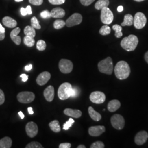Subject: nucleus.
<instances>
[{
    "instance_id": "79ce46f5",
    "label": "nucleus",
    "mask_w": 148,
    "mask_h": 148,
    "mask_svg": "<svg viewBox=\"0 0 148 148\" xmlns=\"http://www.w3.org/2000/svg\"><path fill=\"white\" fill-rule=\"evenodd\" d=\"M29 2L35 5H40L42 4L43 0H29Z\"/></svg>"
},
{
    "instance_id": "8fccbe9b",
    "label": "nucleus",
    "mask_w": 148,
    "mask_h": 148,
    "mask_svg": "<svg viewBox=\"0 0 148 148\" xmlns=\"http://www.w3.org/2000/svg\"><path fill=\"white\" fill-rule=\"evenodd\" d=\"M144 59H145V60L146 61V62L148 64V51H147L145 54Z\"/></svg>"
},
{
    "instance_id": "473e14b6",
    "label": "nucleus",
    "mask_w": 148,
    "mask_h": 148,
    "mask_svg": "<svg viewBox=\"0 0 148 148\" xmlns=\"http://www.w3.org/2000/svg\"><path fill=\"white\" fill-rule=\"evenodd\" d=\"M31 24H32V27L37 30H39L41 28V27L39 23V21L35 16H33L32 18L31 19Z\"/></svg>"
},
{
    "instance_id": "37998d69",
    "label": "nucleus",
    "mask_w": 148,
    "mask_h": 148,
    "mask_svg": "<svg viewBox=\"0 0 148 148\" xmlns=\"http://www.w3.org/2000/svg\"><path fill=\"white\" fill-rule=\"evenodd\" d=\"M5 101V97L3 92L0 89V105H2L4 103Z\"/></svg>"
},
{
    "instance_id": "49530a36",
    "label": "nucleus",
    "mask_w": 148,
    "mask_h": 148,
    "mask_svg": "<svg viewBox=\"0 0 148 148\" xmlns=\"http://www.w3.org/2000/svg\"><path fill=\"white\" fill-rule=\"evenodd\" d=\"M5 38V33L0 31V41H2Z\"/></svg>"
},
{
    "instance_id": "2f4dec72",
    "label": "nucleus",
    "mask_w": 148,
    "mask_h": 148,
    "mask_svg": "<svg viewBox=\"0 0 148 148\" xmlns=\"http://www.w3.org/2000/svg\"><path fill=\"white\" fill-rule=\"evenodd\" d=\"M21 13L23 16H26L27 14L31 15L32 14V7L30 5L27 6L25 8L21 7Z\"/></svg>"
},
{
    "instance_id": "f8f14e48",
    "label": "nucleus",
    "mask_w": 148,
    "mask_h": 148,
    "mask_svg": "<svg viewBox=\"0 0 148 148\" xmlns=\"http://www.w3.org/2000/svg\"><path fill=\"white\" fill-rule=\"evenodd\" d=\"M25 130L27 135L29 137L33 138L37 135L38 129L37 124L34 122L31 121L27 123Z\"/></svg>"
},
{
    "instance_id": "20e7f679",
    "label": "nucleus",
    "mask_w": 148,
    "mask_h": 148,
    "mask_svg": "<svg viewBox=\"0 0 148 148\" xmlns=\"http://www.w3.org/2000/svg\"><path fill=\"white\" fill-rule=\"evenodd\" d=\"M72 85L68 82H64L60 85L58 90V95L60 99L64 101L70 97Z\"/></svg>"
},
{
    "instance_id": "dca6fc26",
    "label": "nucleus",
    "mask_w": 148,
    "mask_h": 148,
    "mask_svg": "<svg viewBox=\"0 0 148 148\" xmlns=\"http://www.w3.org/2000/svg\"><path fill=\"white\" fill-rule=\"evenodd\" d=\"M43 95L46 100L48 102L53 101L54 98V88L52 86H49L45 90Z\"/></svg>"
},
{
    "instance_id": "ea45409f",
    "label": "nucleus",
    "mask_w": 148,
    "mask_h": 148,
    "mask_svg": "<svg viewBox=\"0 0 148 148\" xmlns=\"http://www.w3.org/2000/svg\"><path fill=\"white\" fill-rule=\"evenodd\" d=\"M49 2L53 5H62L65 2V0H48Z\"/></svg>"
},
{
    "instance_id": "1a4fd4ad",
    "label": "nucleus",
    "mask_w": 148,
    "mask_h": 148,
    "mask_svg": "<svg viewBox=\"0 0 148 148\" xmlns=\"http://www.w3.org/2000/svg\"><path fill=\"white\" fill-rule=\"evenodd\" d=\"M59 68L62 73L69 74L73 69V64L70 60L62 59L59 63Z\"/></svg>"
},
{
    "instance_id": "4be33fe9",
    "label": "nucleus",
    "mask_w": 148,
    "mask_h": 148,
    "mask_svg": "<svg viewBox=\"0 0 148 148\" xmlns=\"http://www.w3.org/2000/svg\"><path fill=\"white\" fill-rule=\"evenodd\" d=\"M88 113L91 119L94 121H99L101 120V114L99 112L95 111L92 106H90L88 108Z\"/></svg>"
},
{
    "instance_id": "f257e3e1",
    "label": "nucleus",
    "mask_w": 148,
    "mask_h": 148,
    "mask_svg": "<svg viewBox=\"0 0 148 148\" xmlns=\"http://www.w3.org/2000/svg\"><path fill=\"white\" fill-rule=\"evenodd\" d=\"M114 73L118 79H126L131 73L130 65L125 61H120L116 64L114 68Z\"/></svg>"
},
{
    "instance_id": "b1692460",
    "label": "nucleus",
    "mask_w": 148,
    "mask_h": 148,
    "mask_svg": "<svg viewBox=\"0 0 148 148\" xmlns=\"http://www.w3.org/2000/svg\"><path fill=\"white\" fill-rule=\"evenodd\" d=\"M133 19L134 18L130 14H126L124 16V20L121 23L122 27L125 26H131L133 24Z\"/></svg>"
},
{
    "instance_id": "4468645a",
    "label": "nucleus",
    "mask_w": 148,
    "mask_h": 148,
    "mask_svg": "<svg viewBox=\"0 0 148 148\" xmlns=\"http://www.w3.org/2000/svg\"><path fill=\"white\" fill-rule=\"evenodd\" d=\"M106 131V127L104 126H95L90 127L88 133L92 137H98Z\"/></svg>"
},
{
    "instance_id": "f3484780",
    "label": "nucleus",
    "mask_w": 148,
    "mask_h": 148,
    "mask_svg": "<svg viewBox=\"0 0 148 148\" xmlns=\"http://www.w3.org/2000/svg\"><path fill=\"white\" fill-rule=\"evenodd\" d=\"M21 32V29L19 27H16L13 29L10 34L12 40L16 43V45H19L21 43V37L19 36L18 35Z\"/></svg>"
},
{
    "instance_id": "6ab92c4d",
    "label": "nucleus",
    "mask_w": 148,
    "mask_h": 148,
    "mask_svg": "<svg viewBox=\"0 0 148 148\" xmlns=\"http://www.w3.org/2000/svg\"><path fill=\"white\" fill-rule=\"evenodd\" d=\"M51 17L54 18H63L65 15V12L63 8L57 7L53 8L51 12Z\"/></svg>"
},
{
    "instance_id": "393cba45",
    "label": "nucleus",
    "mask_w": 148,
    "mask_h": 148,
    "mask_svg": "<svg viewBox=\"0 0 148 148\" xmlns=\"http://www.w3.org/2000/svg\"><path fill=\"white\" fill-rule=\"evenodd\" d=\"M110 2L109 0H98L95 3V9L98 10H100L103 9V8L108 7L109 5Z\"/></svg>"
},
{
    "instance_id": "7c9ffc66",
    "label": "nucleus",
    "mask_w": 148,
    "mask_h": 148,
    "mask_svg": "<svg viewBox=\"0 0 148 148\" xmlns=\"http://www.w3.org/2000/svg\"><path fill=\"white\" fill-rule=\"evenodd\" d=\"M65 25V21L61 19H57L54 22L53 27L56 29H60L63 28Z\"/></svg>"
},
{
    "instance_id": "c756f323",
    "label": "nucleus",
    "mask_w": 148,
    "mask_h": 148,
    "mask_svg": "<svg viewBox=\"0 0 148 148\" xmlns=\"http://www.w3.org/2000/svg\"><path fill=\"white\" fill-rule=\"evenodd\" d=\"M110 32H111V29L107 25L103 26L101 27V29L99 30V34L103 36L108 35L110 34Z\"/></svg>"
},
{
    "instance_id": "412c9836",
    "label": "nucleus",
    "mask_w": 148,
    "mask_h": 148,
    "mask_svg": "<svg viewBox=\"0 0 148 148\" xmlns=\"http://www.w3.org/2000/svg\"><path fill=\"white\" fill-rule=\"evenodd\" d=\"M121 106L120 101L114 99L110 101L108 104V110L110 112H115Z\"/></svg>"
},
{
    "instance_id": "0eeeda50",
    "label": "nucleus",
    "mask_w": 148,
    "mask_h": 148,
    "mask_svg": "<svg viewBox=\"0 0 148 148\" xmlns=\"http://www.w3.org/2000/svg\"><path fill=\"white\" fill-rule=\"evenodd\" d=\"M35 95L31 92H21L17 95V99L20 103L28 104L34 101Z\"/></svg>"
},
{
    "instance_id": "864d4df0",
    "label": "nucleus",
    "mask_w": 148,
    "mask_h": 148,
    "mask_svg": "<svg viewBox=\"0 0 148 148\" xmlns=\"http://www.w3.org/2000/svg\"><path fill=\"white\" fill-rule=\"evenodd\" d=\"M0 31L2 32L5 33V29L2 27V25H1V24L0 23Z\"/></svg>"
},
{
    "instance_id": "de8ad7c7",
    "label": "nucleus",
    "mask_w": 148,
    "mask_h": 148,
    "mask_svg": "<svg viewBox=\"0 0 148 148\" xmlns=\"http://www.w3.org/2000/svg\"><path fill=\"white\" fill-rule=\"evenodd\" d=\"M32 64H30L29 65H27L25 67V70L26 71H30V70H32Z\"/></svg>"
},
{
    "instance_id": "5fc2aeb1",
    "label": "nucleus",
    "mask_w": 148,
    "mask_h": 148,
    "mask_svg": "<svg viewBox=\"0 0 148 148\" xmlns=\"http://www.w3.org/2000/svg\"><path fill=\"white\" fill-rule=\"evenodd\" d=\"M77 148H86V147L84 145H79L77 147Z\"/></svg>"
},
{
    "instance_id": "9b49d317",
    "label": "nucleus",
    "mask_w": 148,
    "mask_h": 148,
    "mask_svg": "<svg viewBox=\"0 0 148 148\" xmlns=\"http://www.w3.org/2000/svg\"><path fill=\"white\" fill-rule=\"evenodd\" d=\"M90 101L95 104H102L106 101L105 94L100 91H95L92 92L90 96Z\"/></svg>"
},
{
    "instance_id": "a18cd8bd",
    "label": "nucleus",
    "mask_w": 148,
    "mask_h": 148,
    "mask_svg": "<svg viewBox=\"0 0 148 148\" xmlns=\"http://www.w3.org/2000/svg\"><path fill=\"white\" fill-rule=\"evenodd\" d=\"M20 77L22 79V81L23 82H26L28 79V76L26 74H21V75L20 76Z\"/></svg>"
},
{
    "instance_id": "c85d7f7f",
    "label": "nucleus",
    "mask_w": 148,
    "mask_h": 148,
    "mask_svg": "<svg viewBox=\"0 0 148 148\" xmlns=\"http://www.w3.org/2000/svg\"><path fill=\"white\" fill-rule=\"evenodd\" d=\"M112 27V29L115 32V36H116V37L120 38L122 36L123 34L122 32V28L121 26L117 25V24H115V25H114Z\"/></svg>"
},
{
    "instance_id": "72a5a7b5",
    "label": "nucleus",
    "mask_w": 148,
    "mask_h": 148,
    "mask_svg": "<svg viewBox=\"0 0 148 148\" xmlns=\"http://www.w3.org/2000/svg\"><path fill=\"white\" fill-rule=\"evenodd\" d=\"M36 47L40 51H45L46 48V43L42 40H38L36 44Z\"/></svg>"
},
{
    "instance_id": "e433bc0d",
    "label": "nucleus",
    "mask_w": 148,
    "mask_h": 148,
    "mask_svg": "<svg viewBox=\"0 0 148 148\" xmlns=\"http://www.w3.org/2000/svg\"><path fill=\"white\" fill-rule=\"evenodd\" d=\"M75 122V121L73 119L70 118L68 121L66 122L63 125V130H68L70 127L72 126L73 124Z\"/></svg>"
},
{
    "instance_id": "58836bf2",
    "label": "nucleus",
    "mask_w": 148,
    "mask_h": 148,
    "mask_svg": "<svg viewBox=\"0 0 148 148\" xmlns=\"http://www.w3.org/2000/svg\"><path fill=\"white\" fill-rule=\"evenodd\" d=\"M40 16L43 19H47L51 17V12H49L48 10H45L41 12Z\"/></svg>"
},
{
    "instance_id": "3c124183",
    "label": "nucleus",
    "mask_w": 148,
    "mask_h": 148,
    "mask_svg": "<svg viewBox=\"0 0 148 148\" xmlns=\"http://www.w3.org/2000/svg\"><path fill=\"white\" fill-rule=\"evenodd\" d=\"M123 10V6H122V5H120V6H119L118 7H117V11L119 12H121Z\"/></svg>"
},
{
    "instance_id": "39448f33",
    "label": "nucleus",
    "mask_w": 148,
    "mask_h": 148,
    "mask_svg": "<svg viewBox=\"0 0 148 148\" xmlns=\"http://www.w3.org/2000/svg\"><path fill=\"white\" fill-rule=\"evenodd\" d=\"M101 22L106 25L110 24L113 21L114 15L108 7L101 10Z\"/></svg>"
},
{
    "instance_id": "bb28decb",
    "label": "nucleus",
    "mask_w": 148,
    "mask_h": 148,
    "mask_svg": "<svg viewBox=\"0 0 148 148\" xmlns=\"http://www.w3.org/2000/svg\"><path fill=\"white\" fill-rule=\"evenodd\" d=\"M24 32L26 36H29L34 38L36 36L35 29L32 26H27L25 27L24 30Z\"/></svg>"
},
{
    "instance_id": "4c0bfd02",
    "label": "nucleus",
    "mask_w": 148,
    "mask_h": 148,
    "mask_svg": "<svg viewBox=\"0 0 148 148\" xmlns=\"http://www.w3.org/2000/svg\"><path fill=\"white\" fill-rule=\"evenodd\" d=\"M105 147L104 144L101 141H97L92 143L90 146V148H104Z\"/></svg>"
},
{
    "instance_id": "aec40b11",
    "label": "nucleus",
    "mask_w": 148,
    "mask_h": 148,
    "mask_svg": "<svg viewBox=\"0 0 148 148\" xmlns=\"http://www.w3.org/2000/svg\"><path fill=\"white\" fill-rule=\"evenodd\" d=\"M2 23L5 26L9 28H14L17 25V22L16 20L10 16H5L2 19Z\"/></svg>"
},
{
    "instance_id": "2eb2a0df",
    "label": "nucleus",
    "mask_w": 148,
    "mask_h": 148,
    "mask_svg": "<svg viewBox=\"0 0 148 148\" xmlns=\"http://www.w3.org/2000/svg\"><path fill=\"white\" fill-rule=\"evenodd\" d=\"M51 77V74L48 71H44L37 76L36 82L40 86H43L46 84Z\"/></svg>"
},
{
    "instance_id": "5701e85b",
    "label": "nucleus",
    "mask_w": 148,
    "mask_h": 148,
    "mask_svg": "<svg viewBox=\"0 0 148 148\" xmlns=\"http://www.w3.org/2000/svg\"><path fill=\"white\" fill-rule=\"evenodd\" d=\"M12 145V140L8 137L0 139V148H10Z\"/></svg>"
},
{
    "instance_id": "cd10ccee",
    "label": "nucleus",
    "mask_w": 148,
    "mask_h": 148,
    "mask_svg": "<svg viewBox=\"0 0 148 148\" xmlns=\"http://www.w3.org/2000/svg\"><path fill=\"white\" fill-rule=\"evenodd\" d=\"M35 41L34 37L26 36L24 38V43L29 47H32L35 45Z\"/></svg>"
},
{
    "instance_id": "423d86ee",
    "label": "nucleus",
    "mask_w": 148,
    "mask_h": 148,
    "mask_svg": "<svg viewBox=\"0 0 148 148\" xmlns=\"http://www.w3.org/2000/svg\"><path fill=\"white\" fill-rule=\"evenodd\" d=\"M147 18L142 12H137L133 19V25L137 29H142L145 26Z\"/></svg>"
},
{
    "instance_id": "a211bd4d",
    "label": "nucleus",
    "mask_w": 148,
    "mask_h": 148,
    "mask_svg": "<svg viewBox=\"0 0 148 148\" xmlns=\"http://www.w3.org/2000/svg\"><path fill=\"white\" fill-rule=\"evenodd\" d=\"M65 115L73 117L74 118H79L82 115V112L77 109H72L70 108H66L64 110Z\"/></svg>"
},
{
    "instance_id": "ddd939ff",
    "label": "nucleus",
    "mask_w": 148,
    "mask_h": 148,
    "mask_svg": "<svg viewBox=\"0 0 148 148\" xmlns=\"http://www.w3.org/2000/svg\"><path fill=\"white\" fill-rule=\"evenodd\" d=\"M148 139V133L145 131H142L138 133L134 138V142L138 145H143Z\"/></svg>"
},
{
    "instance_id": "09e8293b",
    "label": "nucleus",
    "mask_w": 148,
    "mask_h": 148,
    "mask_svg": "<svg viewBox=\"0 0 148 148\" xmlns=\"http://www.w3.org/2000/svg\"><path fill=\"white\" fill-rule=\"evenodd\" d=\"M27 111H28V112H29V114L30 115L34 114V111H33V109H32V107H29V108H27Z\"/></svg>"
},
{
    "instance_id": "c03bdc74",
    "label": "nucleus",
    "mask_w": 148,
    "mask_h": 148,
    "mask_svg": "<svg viewBox=\"0 0 148 148\" xmlns=\"http://www.w3.org/2000/svg\"><path fill=\"white\" fill-rule=\"evenodd\" d=\"M71 147V144L69 143H61L59 146V148H70Z\"/></svg>"
},
{
    "instance_id": "f704fd0d",
    "label": "nucleus",
    "mask_w": 148,
    "mask_h": 148,
    "mask_svg": "<svg viewBox=\"0 0 148 148\" xmlns=\"http://www.w3.org/2000/svg\"><path fill=\"white\" fill-rule=\"evenodd\" d=\"M26 148H43L42 145L37 142H32L31 143L27 144L25 147Z\"/></svg>"
},
{
    "instance_id": "f03ea898",
    "label": "nucleus",
    "mask_w": 148,
    "mask_h": 148,
    "mask_svg": "<svg viewBox=\"0 0 148 148\" xmlns=\"http://www.w3.org/2000/svg\"><path fill=\"white\" fill-rule=\"evenodd\" d=\"M138 42V38L136 35H130L122 40L121 46L128 52L133 51L137 47Z\"/></svg>"
},
{
    "instance_id": "c9c22d12",
    "label": "nucleus",
    "mask_w": 148,
    "mask_h": 148,
    "mask_svg": "<svg viewBox=\"0 0 148 148\" xmlns=\"http://www.w3.org/2000/svg\"><path fill=\"white\" fill-rule=\"evenodd\" d=\"M79 93H80V90H79V88H78L77 87H73L70 97L76 98L79 96Z\"/></svg>"
},
{
    "instance_id": "7ed1b4c3",
    "label": "nucleus",
    "mask_w": 148,
    "mask_h": 148,
    "mask_svg": "<svg viewBox=\"0 0 148 148\" xmlns=\"http://www.w3.org/2000/svg\"><path fill=\"white\" fill-rule=\"evenodd\" d=\"M98 69L99 71L103 74L111 75L113 71V63L111 57H108L98 63Z\"/></svg>"
},
{
    "instance_id": "4d7b16f0",
    "label": "nucleus",
    "mask_w": 148,
    "mask_h": 148,
    "mask_svg": "<svg viewBox=\"0 0 148 148\" xmlns=\"http://www.w3.org/2000/svg\"><path fill=\"white\" fill-rule=\"evenodd\" d=\"M23 0H15V1L16 2H21V1H23Z\"/></svg>"
},
{
    "instance_id": "6e6552de",
    "label": "nucleus",
    "mask_w": 148,
    "mask_h": 148,
    "mask_svg": "<svg viewBox=\"0 0 148 148\" xmlns=\"http://www.w3.org/2000/svg\"><path fill=\"white\" fill-rule=\"evenodd\" d=\"M111 123L112 127L117 130H121L123 128L125 125V121L121 115L115 114L111 118Z\"/></svg>"
},
{
    "instance_id": "6e6d98bb",
    "label": "nucleus",
    "mask_w": 148,
    "mask_h": 148,
    "mask_svg": "<svg viewBox=\"0 0 148 148\" xmlns=\"http://www.w3.org/2000/svg\"><path fill=\"white\" fill-rule=\"evenodd\" d=\"M134 1H135L136 2H142V1H144L145 0H134Z\"/></svg>"
},
{
    "instance_id": "9d476101",
    "label": "nucleus",
    "mask_w": 148,
    "mask_h": 148,
    "mask_svg": "<svg viewBox=\"0 0 148 148\" xmlns=\"http://www.w3.org/2000/svg\"><path fill=\"white\" fill-rule=\"evenodd\" d=\"M82 21V16L79 13H75L70 16L65 21V25L69 27L79 25Z\"/></svg>"
},
{
    "instance_id": "a878e982",
    "label": "nucleus",
    "mask_w": 148,
    "mask_h": 148,
    "mask_svg": "<svg viewBox=\"0 0 148 148\" xmlns=\"http://www.w3.org/2000/svg\"><path fill=\"white\" fill-rule=\"evenodd\" d=\"M49 126L51 130L54 132L58 133L61 131L59 122L57 120H53L49 123Z\"/></svg>"
},
{
    "instance_id": "603ef678",
    "label": "nucleus",
    "mask_w": 148,
    "mask_h": 148,
    "mask_svg": "<svg viewBox=\"0 0 148 148\" xmlns=\"http://www.w3.org/2000/svg\"><path fill=\"white\" fill-rule=\"evenodd\" d=\"M18 114H19V115L21 117V119H23L24 118L25 115L23 114V113L21 111H19V112H18Z\"/></svg>"
},
{
    "instance_id": "a19ab883",
    "label": "nucleus",
    "mask_w": 148,
    "mask_h": 148,
    "mask_svg": "<svg viewBox=\"0 0 148 148\" xmlns=\"http://www.w3.org/2000/svg\"><path fill=\"white\" fill-rule=\"evenodd\" d=\"M81 3L84 6H88L91 5L95 0H79Z\"/></svg>"
}]
</instances>
